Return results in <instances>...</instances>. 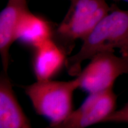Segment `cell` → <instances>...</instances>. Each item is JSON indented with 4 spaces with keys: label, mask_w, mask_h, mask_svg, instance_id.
Returning a JSON list of instances; mask_svg holds the SVG:
<instances>
[{
    "label": "cell",
    "mask_w": 128,
    "mask_h": 128,
    "mask_svg": "<svg viewBox=\"0 0 128 128\" xmlns=\"http://www.w3.org/2000/svg\"><path fill=\"white\" fill-rule=\"evenodd\" d=\"M68 12L56 29L53 39L67 54L78 39L84 40L110 12L106 0H71Z\"/></svg>",
    "instance_id": "3957f363"
},
{
    "label": "cell",
    "mask_w": 128,
    "mask_h": 128,
    "mask_svg": "<svg viewBox=\"0 0 128 128\" xmlns=\"http://www.w3.org/2000/svg\"><path fill=\"white\" fill-rule=\"evenodd\" d=\"M115 1H124V2L128 3V0H114Z\"/></svg>",
    "instance_id": "7c38bea8"
},
{
    "label": "cell",
    "mask_w": 128,
    "mask_h": 128,
    "mask_svg": "<svg viewBox=\"0 0 128 128\" xmlns=\"http://www.w3.org/2000/svg\"><path fill=\"white\" fill-rule=\"evenodd\" d=\"M104 122L126 123L128 124V100L121 108L115 110L108 116Z\"/></svg>",
    "instance_id": "30bf717a"
},
{
    "label": "cell",
    "mask_w": 128,
    "mask_h": 128,
    "mask_svg": "<svg viewBox=\"0 0 128 128\" xmlns=\"http://www.w3.org/2000/svg\"><path fill=\"white\" fill-rule=\"evenodd\" d=\"M29 119L22 109L7 72L0 78V128H30Z\"/></svg>",
    "instance_id": "ba28073f"
},
{
    "label": "cell",
    "mask_w": 128,
    "mask_h": 128,
    "mask_svg": "<svg viewBox=\"0 0 128 128\" xmlns=\"http://www.w3.org/2000/svg\"><path fill=\"white\" fill-rule=\"evenodd\" d=\"M27 0H8L0 14V54L3 71L7 72L10 60V50L14 42L19 21L28 10Z\"/></svg>",
    "instance_id": "52a82bcc"
},
{
    "label": "cell",
    "mask_w": 128,
    "mask_h": 128,
    "mask_svg": "<svg viewBox=\"0 0 128 128\" xmlns=\"http://www.w3.org/2000/svg\"><path fill=\"white\" fill-rule=\"evenodd\" d=\"M128 44V10L114 8L98 23L83 40L80 50L67 58L65 68L68 74L76 76L82 70V64L96 54L114 52Z\"/></svg>",
    "instance_id": "6da1fadb"
},
{
    "label": "cell",
    "mask_w": 128,
    "mask_h": 128,
    "mask_svg": "<svg viewBox=\"0 0 128 128\" xmlns=\"http://www.w3.org/2000/svg\"><path fill=\"white\" fill-rule=\"evenodd\" d=\"M120 53L121 55L124 56L128 58V44L122 49H119Z\"/></svg>",
    "instance_id": "8fae6325"
},
{
    "label": "cell",
    "mask_w": 128,
    "mask_h": 128,
    "mask_svg": "<svg viewBox=\"0 0 128 128\" xmlns=\"http://www.w3.org/2000/svg\"><path fill=\"white\" fill-rule=\"evenodd\" d=\"M78 88L76 78L61 81H38L25 86L26 95L37 114L50 122V127L57 128L73 111V95Z\"/></svg>",
    "instance_id": "7a4b0ae2"
},
{
    "label": "cell",
    "mask_w": 128,
    "mask_h": 128,
    "mask_svg": "<svg viewBox=\"0 0 128 128\" xmlns=\"http://www.w3.org/2000/svg\"><path fill=\"white\" fill-rule=\"evenodd\" d=\"M116 103L117 96L113 88L90 93L82 104L57 128H84L104 122L116 110Z\"/></svg>",
    "instance_id": "5b68a950"
},
{
    "label": "cell",
    "mask_w": 128,
    "mask_h": 128,
    "mask_svg": "<svg viewBox=\"0 0 128 128\" xmlns=\"http://www.w3.org/2000/svg\"><path fill=\"white\" fill-rule=\"evenodd\" d=\"M66 55L53 38L34 48L33 68L36 80H52L66 66Z\"/></svg>",
    "instance_id": "8992f818"
},
{
    "label": "cell",
    "mask_w": 128,
    "mask_h": 128,
    "mask_svg": "<svg viewBox=\"0 0 128 128\" xmlns=\"http://www.w3.org/2000/svg\"><path fill=\"white\" fill-rule=\"evenodd\" d=\"M124 74H128V58L104 52L92 57L76 78L78 88L90 94L113 88L115 81Z\"/></svg>",
    "instance_id": "277c9868"
},
{
    "label": "cell",
    "mask_w": 128,
    "mask_h": 128,
    "mask_svg": "<svg viewBox=\"0 0 128 128\" xmlns=\"http://www.w3.org/2000/svg\"><path fill=\"white\" fill-rule=\"evenodd\" d=\"M54 32L48 21L28 10L24 12L19 21L16 40L34 49L53 38Z\"/></svg>",
    "instance_id": "9c48e42d"
}]
</instances>
